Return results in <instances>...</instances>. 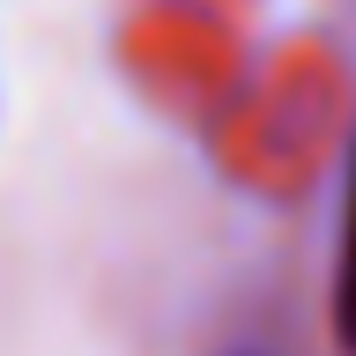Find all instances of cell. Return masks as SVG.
I'll return each mask as SVG.
<instances>
[{
    "mask_svg": "<svg viewBox=\"0 0 356 356\" xmlns=\"http://www.w3.org/2000/svg\"><path fill=\"white\" fill-rule=\"evenodd\" d=\"M334 319H341V341L356 349V178H349V216H341V282H334Z\"/></svg>",
    "mask_w": 356,
    "mask_h": 356,
    "instance_id": "cell-1",
    "label": "cell"
}]
</instances>
